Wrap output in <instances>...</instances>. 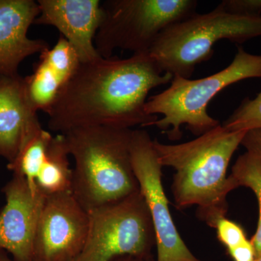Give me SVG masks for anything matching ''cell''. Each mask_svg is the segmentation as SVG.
<instances>
[{
	"instance_id": "cell-1",
	"label": "cell",
	"mask_w": 261,
	"mask_h": 261,
	"mask_svg": "<svg viewBox=\"0 0 261 261\" xmlns=\"http://www.w3.org/2000/svg\"><path fill=\"white\" fill-rule=\"evenodd\" d=\"M173 78L149 51L81 63L47 113L48 127L64 135L85 127L153 126L159 116L146 113L147 95Z\"/></svg>"
},
{
	"instance_id": "cell-2",
	"label": "cell",
	"mask_w": 261,
	"mask_h": 261,
	"mask_svg": "<svg viewBox=\"0 0 261 261\" xmlns=\"http://www.w3.org/2000/svg\"><path fill=\"white\" fill-rule=\"evenodd\" d=\"M246 132H231L219 124L184 143L166 145L154 139L161 166L175 171L171 192L176 208L196 206L198 219L214 228L226 217L228 195L233 191L228 165Z\"/></svg>"
},
{
	"instance_id": "cell-3",
	"label": "cell",
	"mask_w": 261,
	"mask_h": 261,
	"mask_svg": "<svg viewBox=\"0 0 261 261\" xmlns=\"http://www.w3.org/2000/svg\"><path fill=\"white\" fill-rule=\"evenodd\" d=\"M132 132L92 126L63 135L75 162L72 194L87 212L140 191L130 158Z\"/></svg>"
},
{
	"instance_id": "cell-4",
	"label": "cell",
	"mask_w": 261,
	"mask_h": 261,
	"mask_svg": "<svg viewBox=\"0 0 261 261\" xmlns=\"http://www.w3.org/2000/svg\"><path fill=\"white\" fill-rule=\"evenodd\" d=\"M254 78H261V56L239 47L231 64L210 76L198 80L173 76L167 89L147 99L145 111L151 116L163 115L153 126L171 140L181 138L183 125L199 137L220 124L207 113L213 98L231 84Z\"/></svg>"
},
{
	"instance_id": "cell-5",
	"label": "cell",
	"mask_w": 261,
	"mask_h": 261,
	"mask_svg": "<svg viewBox=\"0 0 261 261\" xmlns=\"http://www.w3.org/2000/svg\"><path fill=\"white\" fill-rule=\"evenodd\" d=\"M260 36L261 17L232 14L218 5L210 13H195L164 29L149 53L164 73L190 79L196 65L212 58L216 42L243 44Z\"/></svg>"
},
{
	"instance_id": "cell-6",
	"label": "cell",
	"mask_w": 261,
	"mask_h": 261,
	"mask_svg": "<svg viewBox=\"0 0 261 261\" xmlns=\"http://www.w3.org/2000/svg\"><path fill=\"white\" fill-rule=\"evenodd\" d=\"M94 46L103 58L113 50L148 53L161 33L195 14V0H107Z\"/></svg>"
},
{
	"instance_id": "cell-7",
	"label": "cell",
	"mask_w": 261,
	"mask_h": 261,
	"mask_svg": "<svg viewBox=\"0 0 261 261\" xmlns=\"http://www.w3.org/2000/svg\"><path fill=\"white\" fill-rule=\"evenodd\" d=\"M83 250L75 261H113L152 255L156 246L152 218L140 191L88 211Z\"/></svg>"
},
{
	"instance_id": "cell-8",
	"label": "cell",
	"mask_w": 261,
	"mask_h": 261,
	"mask_svg": "<svg viewBox=\"0 0 261 261\" xmlns=\"http://www.w3.org/2000/svg\"><path fill=\"white\" fill-rule=\"evenodd\" d=\"M130 158L140 191L152 218L155 234L156 261H202L192 253L178 233L163 188L162 168L153 140L145 130H133Z\"/></svg>"
},
{
	"instance_id": "cell-9",
	"label": "cell",
	"mask_w": 261,
	"mask_h": 261,
	"mask_svg": "<svg viewBox=\"0 0 261 261\" xmlns=\"http://www.w3.org/2000/svg\"><path fill=\"white\" fill-rule=\"evenodd\" d=\"M88 212L72 192L46 196L34 246L33 261H75L88 233Z\"/></svg>"
},
{
	"instance_id": "cell-10",
	"label": "cell",
	"mask_w": 261,
	"mask_h": 261,
	"mask_svg": "<svg viewBox=\"0 0 261 261\" xmlns=\"http://www.w3.org/2000/svg\"><path fill=\"white\" fill-rule=\"evenodd\" d=\"M6 203L0 211V250L14 261H33V246L46 195L23 176L13 174L3 189Z\"/></svg>"
},
{
	"instance_id": "cell-11",
	"label": "cell",
	"mask_w": 261,
	"mask_h": 261,
	"mask_svg": "<svg viewBox=\"0 0 261 261\" xmlns=\"http://www.w3.org/2000/svg\"><path fill=\"white\" fill-rule=\"evenodd\" d=\"M39 16L35 25L56 27L62 37L74 47L81 63L102 58L94 39L102 20L99 0H39Z\"/></svg>"
},
{
	"instance_id": "cell-12",
	"label": "cell",
	"mask_w": 261,
	"mask_h": 261,
	"mask_svg": "<svg viewBox=\"0 0 261 261\" xmlns=\"http://www.w3.org/2000/svg\"><path fill=\"white\" fill-rule=\"evenodd\" d=\"M39 14L37 2L0 0V75L18 74L25 58L49 48L44 41L27 35Z\"/></svg>"
},
{
	"instance_id": "cell-13",
	"label": "cell",
	"mask_w": 261,
	"mask_h": 261,
	"mask_svg": "<svg viewBox=\"0 0 261 261\" xmlns=\"http://www.w3.org/2000/svg\"><path fill=\"white\" fill-rule=\"evenodd\" d=\"M80 64L74 47L62 36L54 47L40 53L32 74L24 77L27 97L34 111L49 112Z\"/></svg>"
},
{
	"instance_id": "cell-14",
	"label": "cell",
	"mask_w": 261,
	"mask_h": 261,
	"mask_svg": "<svg viewBox=\"0 0 261 261\" xmlns=\"http://www.w3.org/2000/svg\"><path fill=\"white\" fill-rule=\"evenodd\" d=\"M31 106L23 77L0 75V157L14 161L29 135L40 126Z\"/></svg>"
},
{
	"instance_id": "cell-15",
	"label": "cell",
	"mask_w": 261,
	"mask_h": 261,
	"mask_svg": "<svg viewBox=\"0 0 261 261\" xmlns=\"http://www.w3.org/2000/svg\"><path fill=\"white\" fill-rule=\"evenodd\" d=\"M69 155L65 136L53 137L36 178L38 188L46 196L71 192L73 169Z\"/></svg>"
},
{
	"instance_id": "cell-16",
	"label": "cell",
	"mask_w": 261,
	"mask_h": 261,
	"mask_svg": "<svg viewBox=\"0 0 261 261\" xmlns=\"http://www.w3.org/2000/svg\"><path fill=\"white\" fill-rule=\"evenodd\" d=\"M53 137L42 126L38 127L24 142L14 161L8 164L13 174L23 176L32 188H37L36 178Z\"/></svg>"
},
{
	"instance_id": "cell-17",
	"label": "cell",
	"mask_w": 261,
	"mask_h": 261,
	"mask_svg": "<svg viewBox=\"0 0 261 261\" xmlns=\"http://www.w3.org/2000/svg\"><path fill=\"white\" fill-rule=\"evenodd\" d=\"M233 190L240 187L250 189L258 203V221L255 233L250 239L257 257L261 256V162L249 152L241 154L228 176Z\"/></svg>"
},
{
	"instance_id": "cell-18",
	"label": "cell",
	"mask_w": 261,
	"mask_h": 261,
	"mask_svg": "<svg viewBox=\"0 0 261 261\" xmlns=\"http://www.w3.org/2000/svg\"><path fill=\"white\" fill-rule=\"evenodd\" d=\"M222 126L231 132L261 128V92L255 99H244Z\"/></svg>"
},
{
	"instance_id": "cell-19",
	"label": "cell",
	"mask_w": 261,
	"mask_h": 261,
	"mask_svg": "<svg viewBox=\"0 0 261 261\" xmlns=\"http://www.w3.org/2000/svg\"><path fill=\"white\" fill-rule=\"evenodd\" d=\"M214 228L216 230L218 240L226 247V250L238 246L248 240L241 225L226 217L220 219Z\"/></svg>"
},
{
	"instance_id": "cell-20",
	"label": "cell",
	"mask_w": 261,
	"mask_h": 261,
	"mask_svg": "<svg viewBox=\"0 0 261 261\" xmlns=\"http://www.w3.org/2000/svg\"><path fill=\"white\" fill-rule=\"evenodd\" d=\"M219 6L232 14L261 17V0H224Z\"/></svg>"
},
{
	"instance_id": "cell-21",
	"label": "cell",
	"mask_w": 261,
	"mask_h": 261,
	"mask_svg": "<svg viewBox=\"0 0 261 261\" xmlns=\"http://www.w3.org/2000/svg\"><path fill=\"white\" fill-rule=\"evenodd\" d=\"M241 145L246 149V152L255 156L261 162V128L247 130Z\"/></svg>"
},
{
	"instance_id": "cell-22",
	"label": "cell",
	"mask_w": 261,
	"mask_h": 261,
	"mask_svg": "<svg viewBox=\"0 0 261 261\" xmlns=\"http://www.w3.org/2000/svg\"><path fill=\"white\" fill-rule=\"evenodd\" d=\"M227 253L233 261H255L256 259L255 248L250 240L230 249L227 250Z\"/></svg>"
},
{
	"instance_id": "cell-23",
	"label": "cell",
	"mask_w": 261,
	"mask_h": 261,
	"mask_svg": "<svg viewBox=\"0 0 261 261\" xmlns=\"http://www.w3.org/2000/svg\"><path fill=\"white\" fill-rule=\"evenodd\" d=\"M113 261H156L154 260L153 255H149L147 257H137V256H130V255H126V256H122L117 257Z\"/></svg>"
},
{
	"instance_id": "cell-24",
	"label": "cell",
	"mask_w": 261,
	"mask_h": 261,
	"mask_svg": "<svg viewBox=\"0 0 261 261\" xmlns=\"http://www.w3.org/2000/svg\"><path fill=\"white\" fill-rule=\"evenodd\" d=\"M0 261H14L7 255L5 251L0 250Z\"/></svg>"
},
{
	"instance_id": "cell-25",
	"label": "cell",
	"mask_w": 261,
	"mask_h": 261,
	"mask_svg": "<svg viewBox=\"0 0 261 261\" xmlns=\"http://www.w3.org/2000/svg\"><path fill=\"white\" fill-rule=\"evenodd\" d=\"M255 261H261V256L257 257Z\"/></svg>"
}]
</instances>
